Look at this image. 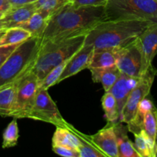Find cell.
Segmentation results:
<instances>
[{"instance_id":"cell-27","label":"cell","mask_w":157,"mask_h":157,"mask_svg":"<svg viewBox=\"0 0 157 157\" xmlns=\"http://www.w3.org/2000/svg\"><path fill=\"white\" fill-rule=\"evenodd\" d=\"M19 137L18 127L16 118L11 121L4 130L2 135V148H10L17 145Z\"/></svg>"},{"instance_id":"cell-1","label":"cell","mask_w":157,"mask_h":157,"mask_svg":"<svg viewBox=\"0 0 157 157\" xmlns=\"http://www.w3.org/2000/svg\"><path fill=\"white\" fill-rule=\"evenodd\" d=\"M105 20L107 18L104 6L75 8L67 4L50 15L41 35V44L87 34Z\"/></svg>"},{"instance_id":"cell-29","label":"cell","mask_w":157,"mask_h":157,"mask_svg":"<svg viewBox=\"0 0 157 157\" xmlns=\"http://www.w3.org/2000/svg\"><path fill=\"white\" fill-rule=\"evenodd\" d=\"M67 61H68V59L64 61V62L61 63L58 66L54 67L52 70H51L47 74V75L41 81H39V88L48 90L49 87L56 84L58 83V78L61 76V73H62L63 70H64V67L67 64Z\"/></svg>"},{"instance_id":"cell-3","label":"cell","mask_w":157,"mask_h":157,"mask_svg":"<svg viewBox=\"0 0 157 157\" xmlns=\"http://www.w3.org/2000/svg\"><path fill=\"white\" fill-rule=\"evenodd\" d=\"M41 46V37L32 36L21 42L0 67V87L19 81L32 71Z\"/></svg>"},{"instance_id":"cell-10","label":"cell","mask_w":157,"mask_h":157,"mask_svg":"<svg viewBox=\"0 0 157 157\" xmlns=\"http://www.w3.org/2000/svg\"><path fill=\"white\" fill-rule=\"evenodd\" d=\"M136 41L142 58V76L153 64V59L157 55V23L149 25L136 38Z\"/></svg>"},{"instance_id":"cell-12","label":"cell","mask_w":157,"mask_h":157,"mask_svg":"<svg viewBox=\"0 0 157 157\" xmlns=\"http://www.w3.org/2000/svg\"><path fill=\"white\" fill-rule=\"evenodd\" d=\"M87 137L107 157H118L117 144L113 124H108L104 128Z\"/></svg>"},{"instance_id":"cell-8","label":"cell","mask_w":157,"mask_h":157,"mask_svg":"<svg viewBox=\"0 0 157 157\" xmlns=\"http://www.w3.org/2000/svg\"><path fill=\"white\" fill-rule=\"evenodd\" d=\"M29 118L54 124L57 127L67 126V122L62 117L56 104L49 95L48 90L39 88Z\"/></svg>"},{"instance_id":"cell-32","label":"cell","mask_w":157,"mask_h":157,"mask_svg":"<svg viewBox=\"0 0 157 157\" xmlns=\"http://www.w3.org/2000/svg\"><path fill=\"white\" fill-rule=\"evenodd\" d=\"M19 44H9V45H3L0 46V67L3 64V63L6 61V60L9 58V55L12 54V52L18 47Z\"/></svg>"},{"instance_id":"cell-28","label":"cell","mask_w":157,"mask_h":157,"mask_svg":"<svg viewBox=\"0 0 157 157\" xmlns=\"http://www.w3.org/2000/svg\"><path fill=\"white\" fill-rule=\"evenodd\" d=\"M71 0H38L35 2L38 12H43L48 17L58 9L68 4Z\"/></svg>"},{"instance_id":"cell-11","label":"cell","mask_w":157,"mask_h":157,"mask_svg":"<svg viewBox=\"0 0 157 157\" xmlns=\"http://www.w3.org/2000/svg\"><path fill=\"white\" fill-rule=\"evenodd\" d=\"M94 52V46L93 44H83L82 47L68 59L57 84H59L64 80L77 75L84 69L87 68Z\"/></svg>"},{"instance_id":"cell-17","label":"cell","mask_w":157,"mask_h":157,"mask_svg":"<svg viewBox=\"0 0 157 157\" xmlns=\"http://www.w3.org/2000/svg\"><path fill=\"white\" fill-rule=\"evenodd\" d=\"M80 140L78 136L67 127L57 126L52 137V146H60L71 150H78Z\"/></svg>"},{"instance_id":"cell-14","label":"cell","mask_w":157,"mask_h":157,"mask_svg":"<svg viewBox=\"0 0 157 157\" xmlns=\"http://www.w3.org/2000/svg\"><path fill=\"white\" fill-rule=\"evenodd\" d=\"M36 12L37 7L35 2L18 7L11 8L5 12L0 21L4 24L6 29L16 27L29 19Z\"/></svg>"},{"instance_id":"cell-25","label":"cell","mask_w":157,"mask_h":157,"mask_svg":"<svg viewBox=\"0 0 157 157\" xmlns=\"http://www.w3.org/2000/svg\"><path fill=\"white\" fill-rule=\"evenodd\" d=\"M134 147L140 157H154V143L144 130L134 133Z\"/></svg>"},{"instance_id":"cell-15","label":"cell","mask_w":157,"mask_h":157,"mask_svg":"<svg viewBox=\"0 0 157 157\" xmlns=\"http://www.w3.org/2000/svg\"><path fill=\"white\" fill-rule=\"evenodd\" d=\"M113 127L117 144L118 157H140L135 148L134 144L129 139L127 126L125 127L122 123L118 121L113 124Z\"/></svg>"},{"instance_id":"cell-26","label":"cell","mask_w":157,"mask_h":157,"mask_svg":"<svg viewBox=\"0 0 157 157\" xmlns=\"http://www.w3.org/2000/svg\"><path fill=\"white\" fill-rule=\"evenodd\" d=\"M142 130L154 143L157 130V108L156 106L145 113L143 121Z\"/></svg>"},{"instance_id":"cell-30","label":"cell","mask_w":157,"mask_h":157,"mask_svg":"<svg viewBox=\"0 0 157 157\" xmlns=\"http://www.w3.org/2000/svg\"><path fill=\"white\" fill-rule=\"evenodd\" d=\"M109 0H71L68 3L72 7H87V6H104L108 3Z\"/></svg>"},{"instance_id":"cell-23","label":"cell","mask_w":157,"mask_h":157,"mask_svg":"<svg viewBox=\"0 0 157 157\" xmlns=\"http://www.w3.org/2000/svg\"><path fill=\"white\" fill-rule=\"evenodd\" d=\"M32 36L30 32L25 30L22 28H9L6 29L5 34L0 39V46L19 44Z\"/></svg>"},{"instance_id":"cell-39","label":"cell","mask_w":157,"mask_h":157,"mask_svg":"<svg viewBox=\"0 0 157 157\" xmlns=\"http://www.w3.org/2000/svg\"><path fill=\"white\" fill-rule=\"evenodd\" d=\"M6 87H7V86H6ZM3 87H0V90H2V89Z\"/></svg>"},{"instance_id":"cell-4","label":"cell","mask_w":157,"mask_h":157,"mask_svg":"<svg viewBox=\"0 0 157 157\" xmlns=\"http://www.w3.org/2000/svg\"><path fill=\"white\" fill-rule=\"evenodd\" d=\"M87 34L70 37L58 41H48L41 44L38 58L32 69L41 81L55 67L69 59L84 44Z\"/></svg>"},{"instance_id":"cell-19","label":"cell","mask_w":157,"mask_h":157,"mask_svg":"<svg viewBox=\"0 0 157 157\" xmlns=\"http://www.w3.org/2000/svg\"><path fill=\"white\" fill-rule=\"evenodd\" d=\"M49 17L43 12L37 11L29 19L25 22L21 23L16 27L24 29L31 33L32 36L41 37L43 32L47 25L48 19Z\"/></svg>"},{"instance_id":"cell-38","label":"cell","mask_w":157,"mask_h":157,"mask_svg":"<svg viewBox=\"0 0 157 157\" xmlns=\"http://www.w3.org/2000/svg\"><path fill=\"white\" fill-rule=\"evenodd\" d=\"M3 15H4V13H2V12H0V19H1V18H2Z\"/></svg>"},{"instance_id":"cell-20","label":"cell","mask_w":157,"mask_h":157,"mask_svg":"<svg viewBox=\"0 0 157 157\" xmlns=\"http://www.w3.org/2000/svg\"><path fill=\"white\" fill-rule=\"evenodd\" d=\"M18 81L0 90V116L10 117L15 100Z\"/></svg>"},{"instance_id":"cell-22","label":"cell","mask_w":157,"mask_h":157,"mask_svg":"<svg viewBox=\"0 0 157 157\" xmlns=\"http://www.w3.org/2000/svg\"><path fill=\"white\" fill-rule=\"evenodd\" d=\"M154 104L153 101L150 99H148L147 97L144 98L140 103L139 106H138L137 110L135 114L134 117L133 118L130 123L127 124V128H128V131L131 132L132 133H139L140 130H142V124L143 121H144V116L145 113H147L148 110L153 108L154 107Z\"/></svg>"},{"instance_id":"cell-7","label":"cell","mask_w":157,"mask_h":157,"mask_svg":"<svg viewBox=\"0 0 157 157\" xmlns=\"http://www.w3.org/2000/svg\"><path fill=\"white\" fill-rule=\"evenodd\" d=\"M156 76L157 69L152 64L146 73L140 78L137 84L129 95L120 117V122L127 124L133 120L140 103L150 94L152 85Z\"/></svg>"},{"instance_id":"cell-36","label":"cell","mask_w":157,"mask_h":157,"mask_svg":"<svg viewBox=\"0 0 157 157\" xmlns=\"http://www.w3.org/2000/svg\"><path fill=\"white\" fill-rule=\"evenodd\" d=\"M5 32H6V29H1V30H0V39H1L3 35L5 34Z\"/></svg>"},{"instance_id":"cell-35","label":"cell","mask_w":157,"mask_h":157,"mask_svg":"<svg viewBox=\"0 0 157 157\" xmlns=\"http://www.w3.org/2000/svg\"><path fill=\"white\" fill-rule=\"evenodd\" d=\"M154 157H157V130L154 140Z\"/></svg>"},{"instance_id":"cell-18","label":"cell","mask_w":157,"mask_h":157,"mask_svg":"<svg viewBox=\"0 0 157 157\" xmlns=\"http://www.w3.org/2000/svg\"><path fill=\"white\" fill-rule=\"evenodd\" d=\"M67 127L69 130L75 133L80 140V145L78 151L79 152L80 157H107L98 148H97L87 137V135L81 133L75 128L72 125L67 123Z\"/></svg>"},{"instance_id":"cell-16","label":"cell","mask_w":157,"mask_h":157,"mask_svg":"<svg viewBox=\"0 0 157 157\" xmlns=\"http://www.w3.org/2000/svg\"><path fill=\"white\" fill-rule=\"evenodd\" d=\"M89 70L94 82L101 83L105 92L110 90L122 74L116 64L101 68H90Z\"/></svg>"},{"instance_id":"cell-34","label":"cell","mask_w":157,"mask_h":157,"mask_svg":"<svg viewBox=\"0 0 157 157\" xmlns=\"http://www.w3.org/2000/svg\"><path fill=\"white\" fill-rule=\"evenodd\" d=\"M11 8H12V6L9 4L8 0H0V12L5 13Z\"/></svg>"},{"instance_id":"cell-2","label":"cell","mask_w":157,"mask_h":157,"mask_svg":"<svg viewBox=\"0 0 157 157\" xmlns=\"http://www.w3.org/2000/svg\"><path fill=\"white\" fill-rule=\"evenodd\" d=\"M151 24L140 18L105 20L87 34L84 44H93L94 50L121 47L137 38Z\"/></svg>"},{"instance_id":"cell-13","label":"cell","mask_w":157,"mask_h":157,"mask_svg":"<svg viewBox=\"0 0 157 157\" xmlns=\"http://www.w3.org/2000/svg\"><path fill=\"white\" fill-rule=\"evenodd\" d=\"M139 80L140 78H133L124 74H121L117 81L109 90V92H110L114 97L117 103L120 117L122 114L123 109L128 99L129 95L133 89L136 87Z\"/></svg>"},{"instance_id":"cell-21","label":"cell","mask_w":157,"mask_h":157,"mask_svg":"<svg viewBox=\"0 0 157 157\" xmlns=\"http://www.w3.org/2000/svg\"><path fill=\"white\" fill-rule=\"evenodd\" d=\"M116 64V58L113 48L94 50L87 69L101 68Z\"/></svg>"},{"instance_id":"cell-24","label":"cell","mask_w":157,"mask_h":157,"mask_svg":"<svg viewBox=\"0 0 157 157\" xmlns=\"http://www.w3.org/2000/svg\"><path fill=\"white\" fill-rule=\"evenodd\" d=\"M102 107L105 113V118L108 124H114L119 121L120 114L117 103L110 92H105L101 99Z\"/></svg>"},{"instance_id":"cell-37","label":"cell","mask_w":157,"mask_h":157,"mask_svg":"<svg viewBox=\"0 0 157 157\" xmlns=\"http://www.w3.org/2000/svg\"><path fill=\"white\" fill-rule=\"evenodd\" d=\"M6 29V28H5L4 24H3V23L0 21V30H1V29Z\"/></svg>"},{"instance_id":"cell-33","label":"cell","mask_w":157,"mask_h":157,"mask_svg":"<svg viewBox=\"0 0 157 157\" xmlns=\"http://www.w3.org/2000/svg\"><path fill=\"white\" fill-rule=\"evenodd\" d=\"M38 0H8L12 8L18 7V6H24V5L29 4V3L35 2Z\"/></svg>"},{"instance_id":"cell-6","label":"cell","mask_w":157,"mask_h":157,"mask_svg":"<svg viewBox=\"0 0 157 157\" xmlns=\"http://www.w3.org/2000/svg\"><path fill=\"white\" fill-rule=\"evenodd\" d=\"M39 89V81L31 71L18 81L15 103L10 117L16 119L29 118Z\"/></svg>"},{"instance_id":"cell-5","label":"cell","mask_w":157,"mask_h":157,"mask_svg":"<svg viewBox=\"0 0 157 157\" xmlns=\"http://www.w3.org/2000/svg\"><path fill=\"white\" fill-rule=\"evenodd\" d=\"M107 20L140 18L157 23V0H109Z\"/></svg>"},{"instance_id":"cell-9","label":"cell","mask_w":157,"mask_h":157,"mask_svg":"<svg viewBox=\"0 0 157 157\" xmlns=\"http://www.w3.org/2000/svg\"><path fill=\"white\" fill-rule=\"evenodd\" d=\"M116 65L121 73L133 78L141 77L142 58L136 38L126 44L113 48Z\"/></svg>"},{"instance_id":"cell-31","label":"cell","mask_w":157,"mask_h":157,"mask_svg":"<svg viewBox=\"0 0 157 157\" xmlns=\"http://www.w3.org/2000/svg\"><path fill=\"white\" fill-rule=\"evenodd\" d=\"M52 150L58 155L65 157H80L78 150H71L60 146H52Z\"/></svg>"}]
</instances>
